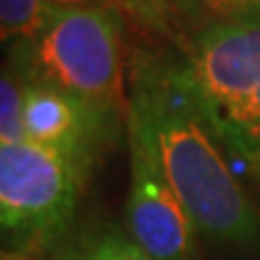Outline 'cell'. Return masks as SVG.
<instances>
[{
	"instance_id": "cell-1",
	"label": "cell",
	"mask_w": 260,
	"mask_h": 260,
	"mask_svg": "<svg viewBox=\"0 0 260 260\" xmlns=\"http://www.w3.org/2000/svg\"><path fill=\"white\" fill-rule=\"evenodd\" d=\"M128 75V140L152 154L198 234L260 253V207L203 111L183 51L135 48Z\"/></svg>"
},
{
	"instance_id": "cell-2",
	"label": "cell",
	"mask_w": 260,
	"mask_h": 260,
	"mask_svg": "<svg viewBox=\"0 0 260 260\" xmlns=\"http://www.w3.org/2000/svg\"><path fill=\"white\" fill-rule=\"evenodd\" d=\"M10 70L24 84L60 89L128 111L125 15L106 5L56 8L34 37L10 46Z\"/></svg>"
},
{
	"instance_id": "cell-3",
	"label": "cell",
	"mask_w": 260,
	"mask_h": 260,
	"mask_svg": "<svg viewBox=\"0 0 260 260\" xmlns=\"http://www.w3.org/2000/svg\"><path fill=\"white\" fill-rule=\"evenodd\" d=\"M178 48L232 161L260 181V22L188 31Z\"/></svg>"
},
{
	"instance_id": "cell-4",
	"label": "cell",
	"mask_w": 260,
	"mask_h": 260,
	"mask_svg": "<svg viewBox=\"0 0 260 260\" xmlns=\"http://www.w3.org/2000/svg\"><path fill=\"white\" fill-rule=\"evenodd\" d=\"M82 183L53 149L27 140L0 145V232L22 243H56Z\"/></svg>"
},
{
	"instance_id": "cell-5",
	"label": "cell",
	"mask_w": 260,
	"mask_h": 260,
	"mask_svg": "<svg viewBox=\"0 0 260 260\" xmlns=\"http://www.w3.org/2000/svg\"><path fill=\"white\" fill-rule=\"evenodd\" d=\"M22 125L27 142L58 152L84 181L104 152L128 130V111L27 84Z\"/></svg>"
},
{
	"instance_id": "cell-6",
	"label": "cell",
	"mask_w": 260,
	"mask_h": 260,
	"mask_svg": "<svg viewBox=\"0 0 260 260\" xmlns=\"http://www.w3.org/2000/svg\"><path fill=\"white\" fill-rule=\"evenodd\" d=\"M125 232L149 258L193 260L195 234L188 212L167 178L140 142L130 140V188Z\"/></svg>"
},
{
	"instance_id": "cell-7",
	"label": "cell",
	"mask_w": 260,
	"mask_h": 260,
	"mask_svg": "<svg viewBox=\"0 0 260 260\" xmlns=\"http://www.w3.org/2000/svg\"><path fill=\"white\" fill-rule=\"evenodd\" d=\"M60 260H154L111 224H94L75 236H60ZM56 241V243H58Z\"/></svg>"
},
{
	"instance_id": "cell-8",
	"label": "cell",
	"mask_w": 260,
	"mask_h": 260,
	"mask_svg": "<svg viewBox=\"0 0 260 260\" xmlns=\"http://www.w3.org/2000/svg\"><path fill=\"white\" fill-rule=\"evenodd\" d=\"M171 5L186 19L188 31L260 22V0H171Z\"/></svg>"
},
{
	"instance_id": "cell-9",
	"label": "cell",
	"mask_w": 260,
	"mask_h": 260,
	"mask_svg": "<svg viewBox=\"0 0 260 260\" xmlns=\"http://www.w3.org/2000/svg\"><path fill=\"white\" fill-rule=\"evenodd\" d=\"M53 10L48 0H0V41L17 44L34 37Z\"/></svg>"
},
{
	"instance_id": "cell-10",
	"label": "cell",
	"mask_w": 260,
	"mask_h": 260,
	"mask_svg": "<svg viewBox=\"0 0 260 260\" xmlns=\"http://www.w3.org/2000/svg\"><path fill=\"white\" fill-rule=\"evenodd\" d=\"M24 92L27 84L10 68L0 70V145L24 140V125H22Z\"/></svg>"
},
{
	"instance_id": "cell-11",
	"label": "cell",
	"mask_w": 260,
	"mask_h": 260,
	"mask_svg": "<svg viewBox=\"0 0 260 260\" xmlns=\"http://www.w3.org/2000/svg\"><path fill=\"white\" fill-rule=\"evenodd\" d=\"M53 8H84V5H106L121 10L123 15H138L145 24L169 31V17L174 12L171 0H48Z\"/></svg>"
},
{
	"instance_id": "cell-12",
	"label": "cell",
	"mask_w": 260,
	"mask_h": 260,
	"mask_svg": "<svg viewBox=\"0 0 260 260\" xmlns=\"http://www.w3.org/2000/svg\"><path fill=\"white\" fill-rule=\"evenodd\" d=\"M0 260H37L24 251H0Z\"/></svg>"
}]
</instances>
